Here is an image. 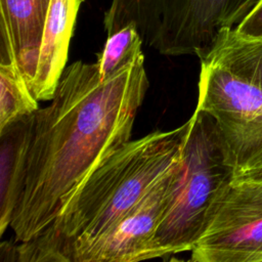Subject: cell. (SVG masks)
I'll use <instances>...</instances> for the list:
<instances>
[{"label": "cell", "mask_w": 262, "mask_h": 262, "mask_svg": "<svg viewBox=\"0 0 262 262\" xmlns=\"http://www.w3.org/2000/svg\"><path fill=\"white\" fill-rule=\"evenodd\" d=\"M180 167L181 163L161 178L110 233L86 249L75 262H137L161 258L156 233Z\"/></svg>", "instance_id": "7"}, {"label": "cell", "mask_w": 262, "mask_h": 262, "mask_svg": "<svg viewBox=\"0 0 262 262\" xmlns=\"http://www.w3.org/2000/svg\"><path fill=\"white\" fill-rule=\"evenodd\" d=\"M190 253L193 262H262V180L233 177Z\"/></svg>", "instance_id": "6"}, {"label": "cell", "mask_w": 262, "mask_h": 262, "mask_svg": "<svg viewBox=\"0 0 262 262\" xmlns=\"http://www.w3.org/2000/svg\"><path fill=\"white\" fill-rule=\"evenodd\" d=\"M38 108V100L18 67L0 61V132Z\"/></svg>", "instance_id": "12"}, {"label": "cell", "mask_w": 262, "mask_h": 262, "mask_svg": "<svg viewBox=\"0 0 262 262\" xmlns=\"http://www.w3.org/2000/svg\"><path fill=\"white\" fill-rule=\"evenodd\" d=\"M202 55L210 56L235 75L262 88V37L250 38L241 35L234 28H225Z\"/></svg>", "instance_id": "11"}, {"label": "cell", "mask_w": 262, "mask_h": 262, "mask_svg": "<svg viewBox=\"0 0 262 262\" xmlns=\"http://www.w3.org/2000/svg\"><path fill=\"white\" fill-rule=\"evenodd\" d=\"M234 29L241 35L246 37H262V0L257 1L253 8Z\"/></svg>", "instance_id": "14"}, {"label": "cell", "mask_w": 262, "mask_h": 262, "mask_svg": "<svg viewBox=\"0 0 262 262\" xmlns=\"http://www.w3.org/2000/svg\"><path fill=\"white\" fill-rule=\"evenodd\" d=\"M199 58L195 110L215 120L234 175L262 164V88L208 55Z\"/></svg>", "instance_id": "5"}, {"label": "cell", "mask_w": 262, "mask_h": 262, "mask_svg": "<svg viewBox=\"0 0 262 262\" xmlns=\"http://www.w3.org/2000/svg\"><path fill=\"white\" fill-rule=\"evenodd\" d=\"M148 88L144 56L102 80L96 62L66 67L50 103L30 116L15 243L46 229L82 182L127 143Z\"/></svg>", "instance_id": "1"}, {"label": "cell", "mask_w": 262, "mask_h": 262, "mask_svg": "<svg viewBox=\"0 0 262 262\" xmlns=\"http://www.w3.org/2000/svg\"><path fill=\"white\" fill-rule=\"evenodd\" d=\"M83 0H51L36 76L30 88L37 100H51L66 69L70 41Z\"/></svg>", "instance_id": "9"}, {"label": "cell", "mask_w": 262, "mask_h": 262, "mask_svg": "<svg viewBox=\"0 0 262 262\" xmlns=\"http://www.w3.org/2000/svg\"><path fill=\"white\" fill-rule=\"evenodd\" d=\"M233 177L238 178V179L262 180V164H260L254 168H251L249 170H246L244 172H241L238 174H235Z\"/></svg>", "instance_id": "15"}, {"label": "cell", "mask_w": 262, "mask_h": 262, "mask_svg": "<svg viewBox=\"0 0 262 262\" xmlns=\"http://www.w3.org/2000/svg\"><path fill=\"white\" fill-rule=\"evenodd\" d=\"M258 0H112L107 36L134 25L144 45L169 56L206 52L222 29L235 28Z\"/></svg>", "instance_id": "4"}, {"label": "cell", "mask_w": 262, "mask_h": 262, "mask_svg": "<svg viewBox=\"0 0 262 262\" xmlns=\"http://www.w3.org/2000/svg\"><path fill=\"white\" fill-rule=\"evenodd\" d=\"M31 116V115H30ZM30 116L0 132V234L9 227L19 194Z\"/></svg>", "instance_id": "10"}, {"label": "cell", "mask_w": 262, "mask_h": 262, "mask_svg": "<svg viewBox=\"0 0 262 262\" xmlns=\"http://www.w3.org/2000/svg\"><path fill=\"white\" fill-rule=\"evenodd\" d=\"M188 121L181 167L156 233L161 258L192 250L213 204L234 176L213 117L194 110Z\"/></svg>", "instance_id": "3"}, {"label": "cell", "mask_w": 262, "mask_h": 262, "mask_svg": "<svg viewBox=\"0 0 262 262\" xmlns=\"http://www.w3.org/2000/svg\"><path fill=\"white\" fill-rule=\"evenodd\" d=\"M143 42L134 25H128L107 36L104 47L96 60L102 80L132 62L142 53Z\"/></svg>", "instance_id": "13"}, {"label": "cell", "mask_w": 262, "mask_h": 262, "mask_svg": "<svg viewBox=\"0 0 262 262\" xmlns=\"http://www.w3.org/2000/svg\"><path fill=\"white\" fill-rule=\"evenodd\" d=\"M189 121L169 131L129 140L79 186L54 221L33 238L15 243L18 262H75L110 233L181 163Z\"/></svg>", "instance_id": "2"}, {"label": "cell", "mask_w": 262, "mask_h": 262, "mask_svg": "<svg viewBox=\"0 0 262 262\" xmlns=\"http://www.w3.org/2000/svg\"><path fill=\"white\" fill-rule=\"evenodd\" d=\"M51 0H0V61L18 67L29 86L38 68Z\"/></svg>", "instance_id": "8"}]
</instances>
